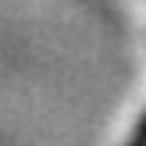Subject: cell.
I'll return each instance as SVG.
<instances>
[{
	"instance_id": "6da1fadb",
	"label": "cell",
	"mask_w": 146,
	"mask_h": 146,
	"mask_svg": "<svg viewBox=\"0 0 146 146\" xmlns=\"http://www.w3.org/2000/svg\"><path fill=\"white\" fill-rule=\"evenodd\" d=\"M128 146H146V114H143L139 125H135V132H132V139H128Z\"/></svg>"
}]
</instances>
